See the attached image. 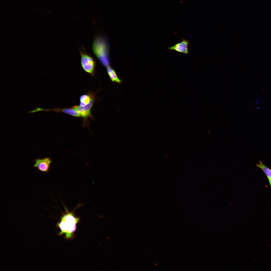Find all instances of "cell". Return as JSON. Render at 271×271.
I'll return each mask as SVG.
<instances>
[{
    "label": "cell",
    "instance_id": "5",
    "mask_svg": "<svg viewBox=\"0 0 271 271\" xmlns=\"http://www.w3.org/2000/svg\"><path fill=\"white\" fill-rule=\"evenodd\" d=\"M108 221L112 224H124L142 230L151 234H159L161 232L154 222L143 214L140 216L133 217H111L105 219H97Z\"/></svg>",
    "mask_w": 271,
    "mask_h": 271
},
{
    "label": "cell",
    "instance_id": "3",
    "mask_svg": "<svg viewBox=\"0 0 271 271\" xmlns=\"http://www.w3.org/2000/svg\"><path fill=\"white\" fill-rule=\"evenodd\" d=\"M189 202V193L183 196L179 206L168 213L152 210L144 214L158 226L161 233L169 237L183 233L182 219Z\"/></svg>",
    "mask_w": 271,
    "mask_h": 271
},
{
    "label": "cell",
    "instance_id": "4",
    "mask_svg": "<svg viewBox=\"0 0 271 271\" xmlns=\"http://www.w3.org/2000/svg\"><path fill=\"white\" fill-rule=\"evenodd\" d=\"M214 142L221 161L226 165L241 168L244 162L236 154L230 142L220 131L213 134Z\"/></svg>",
    "mask_w": 271,
    "mask_h": 271
},
{
    "label": "cell",
    "instance_id": "6",
    "mask_svg": "<svg viewBox=\"0 0 271 271\" xmlns=\"http://www.w3.org/2000/svg\"><path fill=\"white\" fill-rule=\"evenodd\" d=\"M188 192L185 187L182 185L175 188L164 190L159 196V211L163 213H168L176 209L179 206L183 196Z\"/></svg>",
    "mask_w": 271,
    "mask_h": 271
},
{
    "label": "cell",
    "instance_id": "2",
    "mask_svg": "<svg viewBox=\"0 0 271 271\" xmlns=\"http://www.w3.org/2000/svg\"><path fill=\"white\" fill-rule=\"evenodd\" d=\"M160 105L161 128L165 137L183 152H188L192 130L191 120L184 112L168 102L160 101Z\"/></svg>",
    "mask_w": 271,
    "mask_h": 271
},
{
    "label": "cell",
    "instance_id": "1",
    "mask_svg": "<svg viewBox=\"0 0 271 271\" xmlns=\"http://www.w3.org/2000/svg\"><path fill=\"white\" fill-rule=\"evenodd\" d=\"M185 99L190 110L208 132L213 135L219 131L217 90L208 75L195 72L190 76L185 87Z\"/></svg>",
    "mask_w": 271,
    "mask_h": 271
}]
</instances>
